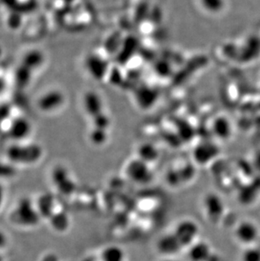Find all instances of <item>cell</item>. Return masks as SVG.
<instances>
[{"label": "cell", "mask_w": 260, "mask_h": 261, "mask_svg": "<svg viewBox=\"0 0 260 261\" xmlns=\"http://www.w3.org/2000/svg\"><path fill=\"white\" fill-rule=\"evenodd\" d=\"M43 150L34 143H18L10 145L6 151L10 162L19 165H32L42 158Z\"/></svg>", "instance_id": "cell-1"}, {"label": "cell", "mask_w": 260, "mask_h": 261, "mask_svg": "<svg viewBox=\"0 0 260 261\" xmlns=\"http://www.w3.org/2000/svg\"><path fill=\"white\" fill-rule=\"evenodd\" d=\"M42 217L29 198H22L18 201L11 215V219L15 224L23 227H34L38 225Z\"/></svg>", "instance_id": "cell-2"}, {"label": "cell", "mask_w": 260, "mask_h": 261, "mask_svg": "<svg viewBox=\"0 0 260 261\" xmlns=\"http://www.w3.org/2000/svg\"><path fill=\"white\" fill-rule=\"evenodd\" d=\"M236 237L242 244H253L258 239L259 229L255 223L250 221H244L238 224L236 228Z\"/></svg>", "instance_id": "cell-3"}, {"label": "cell", "mask_w": 260, "mask_h": 261, "mask_svg": "<svg viewBox=\"0 0 260 261\" xmlns=\"http://www.w3.org/2000/svg\"><path fill=\"white\" fill-rule=\"evenodd\" d=\"M52 180L56 190L64 195H69L74 190V184L69 177L66 168L58 166L52 173Z\"/></svg>", "instance_id": "cell-4"}, {"label": "cell", "mask_w": 260, "mask_h": 261, "mask_svg": "<svg viewBox=\"0 0 260 261\" xmlns=\"http://www.w3.org/2000/svg\"><path fill=\"white\" fill-rule=\"evenodd\" d=\"M64 96L61 91H48L40 97L37 102L40 110L45 113L54 112L64 104Z\"/></svg>", "instance_id": "cell-5"}, {"label": "cell", "mask_w": 260, "mask_h": 261, "mask_svg": "<svg viewBox=\"0 0 260 261\" xmlns=\"http://www.w3.org/2000/svg\"><path fill=\"white\" fill-rule=\"evenodd\" d=\"M196 5L205 15L217 17L226 12L227 0H196Z\"/></svg>", "instance_id": "cell-6"}, {"label": "cell", "mask_w": 260, "mask_h": 261, "mask_svg": "<svg viewBox=\"0 0 260 261\" xmlns=\"http://www.w3.org/2000/svg\"><path fill=\"white\" fill-rule=\"evenodd\" d=\"M31 130L32 127L28 121L24 118H17L11 123L9 129V135L13 140L21 142L22 140L28 137L31 134Z\"/></svg>", "instance_id": "cell-7"}, {"label": "cell", "mask_w": 260, "mask_h": 261, "mask_svg": "<svg viewBox=\"0 0 260 261\" xmlns=\"http://www.w3.org/2000/svg\"><path fill=\"white\" fill-rule=\"evenodd\" d=\"M37 208L39 212L41 217L49 219L54 212V196L48 194L42 195L37 203Z\"/></svg>", "instance_id": "cell-8"}, {"label": "cell", "mask_w": 260, "mask_h": 261, "mask_svg": "<svg viewBox=\"0 0 260 261\" xmlns=\"http://www.w3.org/2000/svg\"><path fill=\"white\" fill-rule=\"evenodd\" d=\"M49 221L53 228L58 232H64L69 226V217L64 212H55Z\"/></svg>", "instance_id": "cell-9"}, {"label": "cell", "mask_w": 260, "mask_h": 261, "mask_svg": "<svg viewBox=\"0 0 260 261\" xmlns=\"http://www.w3.org/2000/svg\"><path fill=\"white\" fill-rule=\"evenodd\" d=\"M42 55L41 53L35 51V52H31L28 55H25L23 60L22 65L27 67L31 70L37 69V67H39L42 64Z\"/></svg>", "instance_id": "cell-10"}, {"label": "cell", "mask_w": 260, "mask_h": 261, "mask_svg": "<svg viewBox=\"0 0 260 261\" xmlns=\"http://www.w3.org/2000/svg\"><path fill=\"white\" fill-rule=\"evenodd\" d=\"M242 261H260L259 248L248 247L242 254Z\"/></svg>", "instance_id": "cell-11"}, {"label": "cell", "mask_w": 260, "mask_h": 261, "mask_svg": "<svg viewBox=\"0 0 260 261\" xmlns=\"http://www.w3.org/2000/svg\"><path fill=\"white\" fill-rule=\"evenodd\" d=\"M8 244V237L5 232L0 230V249H4Z\"/></svg>", "instance_id": "cell-12"}, {"label": "cell", "mask_w": 260, "mask_h": 261, "mask_svg": "<svg viewBox=\"0 0 260 261\" xmlns=\"http://www.w3.org/2000/svg\"><path fill=\"white\" fill-rule=\"evenodd\" d=\"M4 200H5V189H4L2 184L0 182V208L2 207Z\"/></svg>", "instance_id": "cell-13"}, {"label": "cell", "mask_w": 260, "mask_h": 261, "mask_svg": "<svg viewBox=\"0 0 260 261\" xmlns=\"http://www.w3.org/2000/svg\"><path fill=\"white\" fill-rule=\"evenodd\" d=\"M42 261H58V258L54 254H48L42 258Z\"/></svg>", "instance_id": "cell-14"}, {"label": "cell", "mask_w": 260, "mask_h": 261, "mask_svg": "<svg viewBox=\"0 0 260 261\" xmlns=\"http://www.w3.org/2000/svg\"><path fill=\"white\" fill-rule=\"evenodd\" d=\"M59 1H63V2L69 3L71 2L72 0H59Z\"/></svg>", "instance_id": "cell-15"}, {"label": "cell", "mask_w": 260, "mask_h": 261, "mask_svg": "<svg viewBox=\"0 0 260 261\" xmlns=\"http://www.w3.org/2000/svg\"><path fill=\"white\" fill-rule=\"evenodd\" d=\"M0 261H4V258H3L2 255L0 254Z\"/></svg>", "instance_id": "cell-16"}]
</instances>
